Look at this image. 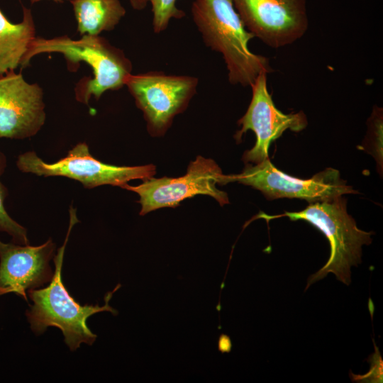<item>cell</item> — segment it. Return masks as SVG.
Returning <instances> with one entry per match:
<instances>
[{
	"label": "cell",
	"instance_id": "obj_16",
	"mask_svg": "<svg viewBox=\"0 0 383 383\" xmlns=\"http://www.w3.org/2000/svg\"><path fill=\"white\" fill-rule=\"evenodd\" d=\"M152 6V28L155 33L164 31L171 18L179 19L185 13L176 6L177 0H149Z\"/></svg>",
	"mask_w": 383,
	"mask_h": 383
},
{
	"label": "cell",
	"instance_id": "obj_2",
	"mask_svg": "<svg viewBox=\"0 0 383 383\" xmlns=\"http://www.w3.org/2000/svg\"><path fill=\"white\" fill-rule=\"evenodd\" d=\"M191 11L206 45L222 54L231 84L251 87L260 73L272 71L267 58L250 50L248 43L255 36L233 0H194Z\"/></svg>",
	"mask_w": 383,
	"mask_h": 383
},
{
	"label": "cell",
	"instance_id": "obj_1",
	"mask_svg": "<svg viewBox=\"0 0 383 383\" xmlns=\"http://www.w3.org/2000/svg\"><path fill=\"white\" fill-rule=\"evenodd\" d=\"M70 224L65 240L57 250L53 260L55 270L48 287L40 289H30L28 295L33 304L26 311V316L32 331L37 335L43 333L50 326L61 330L64 340L71 351H75L82 343L91 345L96 335L89 328L87 321L93 314L102 311L111 312L116 316L118 311L109 302L113 294L121 287L118 284L112 292L104 296L105 304L81 305L68 292L62 277L64 254L70 234L74 224L79 222L76 209L70 206Z\"/></svg>",
	"mask_w": 383,
	"mask_h": 383
},
{
	"label": "cell",
	"instance_id": "obj_13",
	"mask_svg": "<svg viewBox=\"0 0 383 383\" xmlns=\"http://www.w3.org/2000/svg\"><path fill=\"white\" fill-rule=\"evenodd\" d=\"M31 10L23 6V20L11 23L0 10V75L18 67L26 68V58L35 38Z\"/></svg>",
	"mask_w": 383,
	"mask_h": 383
},
{
	"label": "cell",
	"instance_id": "obj_20",
	"mask_svg": "<svg viewBox=\"0 0 383 383\" xmlns=\"http://www.w3.org/2000/svg\"><path fill=\"white\" fill-rule=\"evenodd\" d=\"M40 1H41V0H30V3L33 4L38 2ZM52 1H54L56 3H63L64 1H65V0H52Z\"/></svg>",
	"mask_w": 383,
	"mask_h": 383
},
{
	"label": "cell",
	"instance_id": "obj_11",
	"mask_svg": "<svg viewBox=\"0 0 383 383\" xmlns=\"http://www.w3.org/2000/svg\"><path fill=\"white\" fill-rule=\"evenodd\" d=\"M45 121L42 88L10 70L0 75V138L35 135Z\"/></svg>",
	"mask_w": 383,
	"mask_h": 383
},
{
	"label": "cell",
	"instance_id": "obj_5",
	"mask_svg": "<svg viewBox=\"0 0 383 383\" xmlns=\"http://www.w3.org/2000/svg\"><path fill=\"white\" fill-rule=\"evenodd\" d=\"M16 165L19 170L38 176H61L78 181L87 189L109 184L122 187L133 179H147L155 174L149 164L140 166H116L93 157L86 143H79L59 160L48 163L33 151L20 155Z\"/></svg>",
	"mask_w": 383,
	"mask_h": 383
},
{
	"label": "cell",
	"instance_id": "obj_19",
	"mask_svg": "<svg viewBox=\"0 0 383 383\" xmlns=\"http://www.w3.org/2000/svg\"><path fill=\"white\" fill-rule=\"evenodd\" d=\"M132 7L136 10H142L145 8L149 0H129Z\"/></svg>",
	"mask_w": 383,
	"mask_h": 383
},
{
	"label": "cell",
	"instance_id": "obj_14",
	"mask_svg": "<svg viewBox=\"0 0 383 383\" xmlns=\"http://www.w3.org/2000/svg\"><path fill=\"white\" fill-rule=\"evenodd\" d=\"M80 35H99L114 29L126 10L119 0H70Z\"/></svg>",
	"mask_w": 383,
	"mask_h": 383
},
{
	"label": "cell",
	"instance_id": "obj_7",
	"mask_svg": "<svg viewBox=\"0 0 383 383\" xmlns=\"http://www.w3.org/2000/svg\"><path fill=\"white\" fill-rule=\"evenodd\" d=\"M228 183V177L212 160L198 156L190 162L187 173L179 177H150L138 186L128 184L121 188L136 193L141 205L140 215L165 207L174 208L183 200L198 194L209 195L221 206L228 204L226 193L219 190L217 184Z\"/></svg>",
	"mask_w": 383,
	"mask_h": 383
},
{
	"label": "cell",
	"instance_id": "obj_15",
	"mask_svg": "<svg viewBox=\"0 0 383 383\" xmlns=\"http://www.w3.org/2000/svg\"><path fill=\"white\" fill-rule=\"evenodd\" d=\"M6 166V158L0 152V177ZM8 195V191L0 181V231L6 232L12 237L13 243L28 245L27 230L14 221L6 212L4 207V199Z\"/></svg>",
	"mask_w": 383,
	"mask_h": 383
},
{
	"label": "cell",
	"instance_id": "obj_4",
	"mask_svg": "<svg viewBox=\"0 0 383 383\" xmlns=\"http://www.w3.org/2000/svg\"><path fill=\"white\" fill-rule=\"evenodd\" d=\"M288 217L291 221H305L319 230L330 244V256L326 263L318 272L311 274L306 287L333 273L343 284L351 282L350 269L361 262L362 247L370 245L373 232H367L357 228L353 218L347 212L346 199L342 196L321 201L309 203L304 210L295 212L285 211L279 215L262 213L255 218L270 220Z\"/></svg>",
	"mask_w": 383,
	"mask_h": 383
},
{
	"label": "cell",
	"instance_id": "obj_10",
	"mask_svg": "<svg viewBox=\"0 0 383 383\" xmlns=\"http://www.w3.org/2000/svg\"><path fill=\"white\" fill-rule=\"evenodd\" d=\"M267 74L262 72L251 86L252 95L249 106L238 124L241 128L235 135L238 142L243 135L250 130L256 136L255 145L244 152L245 163L257 164L268 158L269 147L287 130L299 132L307 126L302 111L284 113L274 105L267 87Z\"/></svg>",
	"mask_w": 383,
	"mask_h": 383
},
{
	"label": "cell",
	"instance_id": "obj_9",
	"mask_svg": "<svg viewBox=\"0 0 383 383\" xmlns=\"http://www.w3.org/2000/svg\"><path fill=\"white\" fill-rule=\"evenodd\" d=\"M246 29L273 48L291 44L308 27L305 0H233Z\"/></svg>",
	"mask_w": 383,
	"mask_h": 383
},
{
	"label": "cell",
	"instance_id": "obj_17",
	"mask_svg": "<svg viewBox=\"0 0 383 383\" xmlns=\"http://www.w3.org/2000/svg\"><path fill=\"white\" fill-rule=\"evenodd\" d=\"M368 131V140L370 146V150L376 152L375 157L378 162L382 159V109L377 108L370 118Z\"/></svg>",
	"mask_w": 383,
	"mask_h": 383
},
{
	"label": "cell",
	"instance_id": "obj_12",
	"mask_svg": "<svg viewBox=\"0 0 383 383\" xmlns=\"http://www.w3.org/2000/svg\"><path fill=\"white\" fill-rule=\"evenodd\" d=\"M55 248L51 238L38 246L0 240V296L15 293L28 303L26 291L42 287L53 277L50 262Z\"/></svg>",
	"mask_w": 383,
	"mask_h": 383
},
{
	"label": "cell",
	"instance_id": "obj_18",
	"mask_svg": "<svg viewBox=\"0 0 383 383\" xmlns=\"http://www.w3.org/2000/svg\"><path fill=\"white\" fill-rule=\"evenodd\" d=\"M231 349V343L230 338L227 335L222 334L218 340V350L223 353H229Z\"/></svg>",
	"mask_w": 383,
	"mask_h": 383
},
{
	"label": "cell",
	"instance_id": "obj_8",
	"mask_svg": "<svg viewBox=\"0 0 383 383\" xmlns=\"http://www.w3.org/2000/svg\"><path fill=\"white\" fill-rule=\"evenodd\" d=\"M227 176L228 183L250 186L267 199H300L313 203L357 192L340 178L337 170L327 168L311 178L300 179L279 170L269 158L255 165L246 163L241 173Z\"/></svg>",
	"mask_w": 383,
	"mask_h": 383
},
{
	"label": "cell",
	"instance_id": "obj_3",
	"mask_svg": "<svg viewBox=\"0 0 383 383\" xmlns=\"http://www.w3.org/2000/svg\"><path fill=\"white\" fill-rule=\"evenodd\" d=\"M58 52L63 55L70 72L77 70L79 62L89 65L93 77H85L76 84L77 101L86 105L91 96L96 100L108 90H117L126 85L132 74V64L123 50L99 35H83L78 40L67 35L43 38L35 37L26 58V67L35 55Z\"/></svg>",
	"mask_w": 383,
	"mask_h": 383
},
{
	"label": "cell",
	"instance_id": "obj_6",
	"mask_svg": "<svg viewBox=\"0 0 383 383\" xmlns=\"http://www.w3.org/2000/svg\"><path fill=\"white\" fill-rule=\"evenodd\" d=\"M198 79L151 71L131 74L126 85L152 135H162L175 116L183 112L196 92Z\"/></svg>",
	"mask_w": 383,
	"mask_h": 383
}]
</instances>
